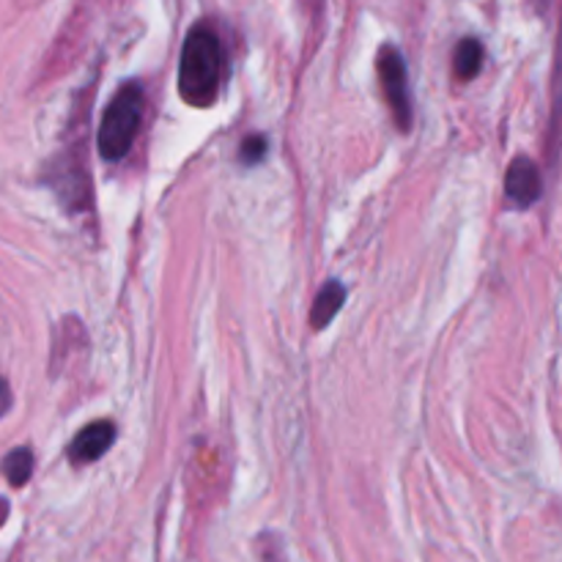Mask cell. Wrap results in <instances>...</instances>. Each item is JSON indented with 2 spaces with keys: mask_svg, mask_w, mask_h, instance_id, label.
Listing matches in <instances>:
<instances>
[{
  "mask_svg": "<svg viewBox=\"0 0 562 562\" xmlns=\"http://www.w3.org/2000/svg\"><path fill=\"white\" fill-rule=\"evenodd\" d=\"M223 80V44L212 25L201 22L184 38L179 58V93L190 108H212Z\"/></svg>",
  "mask_w": 562,
  "mask_h": 562,
  "instance_id": "obj_1",
  "label": "cell"
},
{
  "mask_svg": "<svg viewBox=\"0 0 562 562\" xmlns=\"http://www.w3.org/2000/svg\"><path fill=\"white\" fill-rule=\"evenodd\" d=\"M143 121V88L137 82H126L113 99H110L108 110L102 115L97 135V148L102 159L108 162H119L130 154L132 143H135L137 130Z\"/></svg>",
  "mask_w": 562,
  "mask_h": 562,
  "instance_id": "obj_2",
  "label": "cell"
},
{
  "mask_svg": "<svg viewBox=\"0 0 562 562\" xmlns=\"http://www.w3.org/2000/svg\"><path fill=\"white\" fill-rule=\"evenodd\" d=\"M376 71H379V80H382L384 99H387L390 110H393L395 124L401 126V132H409L412 126L409 75H406V60L404 55H401V49L393 47V44H384V47L379 49Z\"/></svg>",
  "mask_w": 562,
  "mask_h": 562,
  "instance_id": "obj_3",
  "label": "cell"
},
{
  "mask_svg": "<svg viewBox=\"0 0 562 562\" xmlns=\"http://www.w3.org/2000/svg\"><path fill=\"white\" fill-rule=\"evenodd\" d=\"M505 195L514 206L530 209L541 198V170L530 157H516L505 176Z\"/></svg>",
  "mask_w": 562,
  "mask_h": 562,
  "instance_id": "obj_4",
  "label": "cell"
},
{
  "mask_svg": "<svg viewBox=\"0 0 562 562\" xmlns=\"http://www.w3.org/2000/svg\"><path fill=\"white\" fill-rule=\"evenodd\" d=\"M115 442V426L110 420H97L88 423L69 445V459L75 464H93V461L102 459Z\"/></svg>",
  "mask_w": 562,
  "mask_h": 562,
  "instance_id": "obj_5",
  "label": "cell"
},
{
  "mask_svg": "<svg viewBox=\"0 0 562 562\" xmlns=\"http://www.w3.org/2000/svg\"><path fill=\"white\" fill-rule=\"evenodd\" d=\"M344 302H346L344 283H338V280H329V283L318 291L316 302H313V311H311L313 327L316 329L327 327V324L338 316V311L344 307Z\"/></svg>",
  "mask_w": 562,
  "mask_h": 562,
  "instance_id": "obj_6",
  "label": "cell"
},
{
  "mask_svg": "<svg viewBox=\"0 0 562 562\" xmlns=\"http://www.w3.org/2000/svg\"><path fill=\"white\" fill-rule=\"evenodd\" d=\"M483 58H486V49L477 38H464V42L456 47V75L459 80H472V77L481 75Z\"/></svg>",
  "mask_w": 562,
  "mask_h": 562,
  "instance_id": "obj_7",
  "label": "cell"
},
{
  "mask_svg": "<svg viewBox=\"0 0 562 562\" xmlns=\"http://www.w3.org/2000/svg\"><path fill=\"white\" fill-rule=\"evenodd\" d=\"M0 470H3L5 481H9L14 488L25 486L33 475V453L27 448L11 450V453L3 459V464H0Z\"/></svg>",
  "mask_w": 562,
  "mask_h": 562,
  "instance_id": "obj_8",
  "label": "cell"
},
{
  "mask_svg": "<svg viewBox=\"0 0 562 562\" xmlns=\"http://www.w3.org/2000/svg\"><path fill=\"white\" fill-rule=\"evenodd\" d=\"M263 154H267V137L263 135H250L245 137V143H241V162L245 165H256L261 162Z\"/></svg>",
  "mask_w": 562,
  "mask_h": 562,
  "instance_id": "obj_9",
  "label": "cell"
},
{
  "mask_svg": "<svg viewBox=\"0 0 562 562\" xmlns=\"http://www.w3.org/2000/svg\"><path fill=\"white\" fill-rule=\"evenodd\" d=\"M9 409H11V390H9V382L0 376V417H3Z\"/></svg>",
  "mask_w": 562,
  "mask_h": 562,
  "instance_id": "obj_10",
  "label": "cell"
},
{
  "mask_svg": "<svg viewBox=\"0 0 562 562\" xmlns=\"http://www.w3.org/2000/svg\"><path fill=\"white\" fill-rule=\"evenodd\" d=\"M5 519H9V503H5V499L0 497V527L5 525Z\"/></svg>",
  "mask_w": 562,
  "mask_h": 562,
  "instance_id": "obj_11",
  "label": "cell"
},
{
  "mask_svg": "<svg viewBox=\"0 0 562 562\" xmlns=\"http://www.w3.org/2000/svg\"><path fill=\"white\" fill-rule=\"evenodd\" d=\"M324 3V0H305V5H311V9L313 11H316L318 9V5H322Z\"/></svg>",
  "mask_w": 562,
  "mask_h": 562,
  "instance_id": "obj_12",
  "label": "cell"
}]
</instances>
